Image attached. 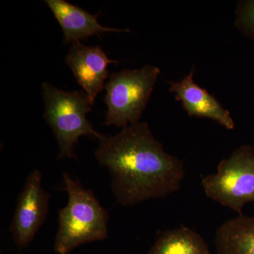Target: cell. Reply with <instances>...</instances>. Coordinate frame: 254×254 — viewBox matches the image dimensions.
I'll list each match as a JSON object with an SVG mask.
<instances>
[{"instance_id":"obj_1","label":"cell","mask_w":254,"mask_h":254,"mask_svg":"<svg viewBox=\"0 0 254 254\" xmlns=\"http://www.w3.org/2000/svg\"><path fill=\"white\" fill-rule=\"evenodd\" d=\"M98 140L95 158L109 172L112 190L123 206L165 198L181 187L183 162L165 151L148 123L139 122Z\"/></svg>"},{"instance_id":"obj_2","label":"cell","mask_w":254,"mask_h":254,"mask_svg":"<svg viewBox=\"0 0 254 254\" xmlns=\"http://www.w3.org/2000/svg\"><path fill=\"white\" fill-rule=\"evenodd\" d=\"M63 178L68 202L59 211L54 250L58 254H69L80 245L105 240L109 215L93 190L66 173Z\"/></svg>"},{"instance_id":"obj_3","label":"cell","mask_w":254,"mask_h":254,"mask_svg":"<svg viewBox=\"0 0 254 254\" xmlns=\"http://www.w3.org/2000/svg\"><path fill=\"white\" fill-rule=\"evenodd\" d=\"M42 93L44 118L58 142L59 159L75 157L74 147L80 137L98 139L101 136L86 118L91 112L92 104L84 92L64 91L44 82Z\"/></svg>"},{"instance_id":"obj_4","label":"cell","mask_w":254,"mask_h":254,"mask_svg":"<svg viewBox=\"0 0 254 254\" xmlns=\"http://www.w3.org/2000/svg\"><path fill=\"white\" fill-rule=\"evenodd\" d=\"M160 73L150 64L113 73L105 86V125L123 128L139 123Z\"/></svg>"},{"instance_id":"obj_5","label":"cell","mask_w":254,"mask_h":254,"mask_svg":"<svg viewBox=\"0 0 254 254\" xmlns=\"http://www.w3.org/2000/svg\"><path fill=\"white\" fill-rule=\"evenodd\" d=\"M205 195L239 215L248 203H254V150L242 145L218 164L216 173L202 179Z\"/></svg>"},{"instance_id":"obj_6","label":"cell","mask_w":254,"mask_h":254,"mask_svg":"<svg viewBox=\"0 0 254 254\" xmlns=\"http://www.w3.org/2000/svg\"><path fill=\"white\" fill-rule=\"evenodd\" d=\"M42 178L39 170L32 171L18 198L9 230L20 249L30 245L49 212L50 195L42 186Z\"/></svg>"},{"instance_id":"obj_7","label":"cell","mask_w":254,"mask_h":254,"mask_svg":"<svg viewBox=\"0 0 254 254\" xmlns=\"http://www.w3.org/2000/svg\"><path fill=\"white\" fill-rule=\"evenodd\" d=\"M65 62L92 105L98 93L105 88L109 74L108 66L119 63L118 60L110 59L100 47L86 46L81 42L71 44Z\"/></svg>"},{"instance_id":"obj_8","label":"cell","mask_w":254,"mask_h":254,"mask_svg":"<svg viewBox=\"0 0 254 254\" xmlns=\"http://www.w3.org/2000/svg\"><path fill=\"white\" fill-rule=\"evenodd\" d=\"M193 74L194 70L192 69L180 81L170 82V91L175 94V99L181 102L189 116L210 119L227 129H233L235 124L230 112L207 90L195 83Z\"/></svg>"},{"instance_id":"obj_9","label":"cell","mask_w":254,"mask_h":254,"mask_svg":"<svg viewBox=\"0 0 254 254\" xmlns=\"http://www.w3.org/2000/svg\"><path fill=\"white\" fill-rule=\"evenodd\" d=\"M61 26L65 43H77L90 37L107 33L129 32L128 29L105 27L98 21V14H91L64 0H45Z\"/></svg>"},{"instance_id":"obj_10","label":"cell","mask_w":254,"mask_h":254,"mask_svg":"<svg viewBox=\"0 0 254 254\" xmlns=\"http://www.w3.org/2000/svg\"><path fill=\"white\" fill-rule=\"evenodd\" d=\"M218 254H254V218L238 215L224 222L215 235Z\"/></svg>"},{"instance_id":"obj_11","label":"cell","mask_w":254,"mask_h":254,"mask_svg":"<svg viewBox=\"0 0 254 254\" xmlns=\"http://www.w3.org/2000/svg\"><path fill=\"white\" fill-rule=\"evenodd\" d=\"M148 254H210L203 237L192 229L180 227L159 232Z\"/></svg>"},{"instance_id":"obj_12","label":"cell","mask_w":254,"mask_h":254,"mask_svg":"<svg viewBox=\"0 0 254 254\" xmlns=\"http://www.w3.org/2000/svg\"><path fill=\"white\" fill-rule=\"evenodd\" d=\"M235 24L246 36L254 40V0L239 3Z\"/></svg>"}]
</instances>
